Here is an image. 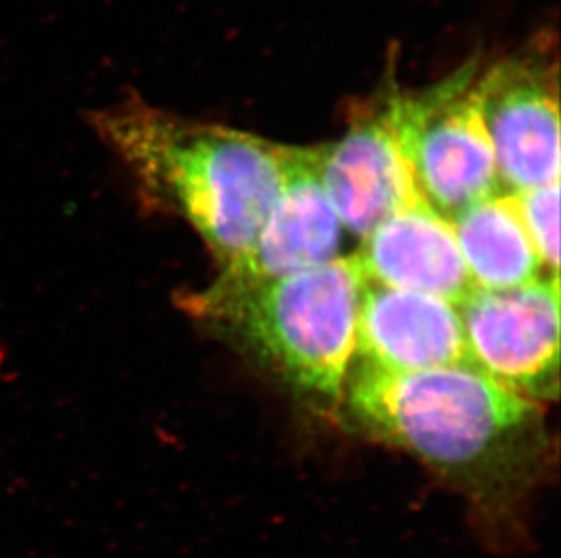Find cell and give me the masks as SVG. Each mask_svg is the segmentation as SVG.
<instances>
[{
  "mask_svg": "<svg viewBox=\"0 0 561 558\" xmlns=\"http://www.w3.org/2000/svg\"><path fill=\"white\" fill-rule=\"evenodd\" d=\"M471 361L514 392H560V275L513 289H474L458 303Z\"/></svg>",
  "mask_w": 561,
  "mask_h": 558,
  "instance_id": "6",
  "label": "cell"
},
{
  "mask_svg": "<svg viewBox=\"0 0 561 558\" xmlns=\"http://www.w3.org/2000/svg\"><path fill=\"white\" fill-rule=\"evenodd\" d=\"M149 211L181 218L218 270L250 253L280 193L287 143L193 120L131 96L90 116Z\"/></svg>",
  "mask_w": 561,
  "mask_h": 558,
  "instance_id": "2",
  "label": "cell"
},
{
  "mask_svg": "<svg viewBox=\"0 0 561 558\" xmlns=\"http://www.w3.org/2000/svg\"><path fill=\"white\" fill-rule=\"evenodd\" d=\"M344 225L320 174V146H289L280 193L250 253L217 278L262 281L317 269L340 258Z\"/></svg>",
  "mask_w": 561,
  "mask_h": 558,
  "instance_id": "8",
  "label": "cell"
},
{
  "mask_svg": "<svg viewBox=\"0 0 561 558\" xmlns=\"http://www.w3.org/2000/svg\"><path fill=\"white\" fill-rule=\"evenodd\" d=\"M364 284L356 254H342L322 267L282 278H215L206 289L182 295L181 306L334 416L355 358Z\"/></svg>",
  "mask_w": 561,
  "mask_h": 558,
  "instance_id": "3",
  "label": "cell"
},
{
  "mask_svg": "<svg viewBox=\"0 0 561 558\" xmlns=\"http://www.w3.org/2000/svg\"><path fill=\"white\" fill-rule=\"evenodd\" d=\"M450 223L478 289H513L551 275L530 240L513 193L488 196L458 212Z\"/></svg>",
  "mask_w": 561,
  "mask_h": 558,
  "instance_id": "11",
  "label": "cell"
},
{
  "mask_svg": "<svg viewBox=\"0 0 561 558\" xmlns=\"http://www.w3.org/2000/svg\"><path fill=\"white\" fill-rule=\"evenodd\" d=\"M557 32H538L519 48L483 63L480 106L502 190L560 182V54Z\"/></svg>",
  "mask_w": 561,
  "mask_h": 558,
  "instance_id": "5",
  "label": "cell"
},
{
  "mask_svg": "<svg viewBox=\"0 0 561 558\" xmlns=\"http://www.w3.org/2000/svg\"><path fill=\"white\" fill-rule=\"evenodd\" d=\"M519 214L530 240L546 265L547 272L560 275V236H558V212H560V182L541 185L535 189L513 193Z\"/></svg>",
  "mask_w": 561,
  "mask_h": 558,
  "instance_id": "12",
  "label": "cell"
},
{
  "mask_svg": "<svg viewBox=\"0 0 561 558\" xmlns=\"http://www.w3.org/2000/svg\"><path fill=\"white\" fill-rule=\"evenodd\" d=\"M375 95L356 107L344 137L320 146V174L345 231L366 237L383 218L422 195L398 137L402 85L394 63Z\"/></svg>",
  "mask_w": 561,
  "mask_h": 558,
  "instance_id": "7",
  "label": "cell"
},
{
  "mask_svg": "<svg viewBox=\"0 0 561 558\" xmlns=\"http://www.w3.org/2000/svg\"><path fill=\"white\" fill-rule=\"evenodd\" d=\"M474 55L424 90L398 96L400 146L420 193L447 220L496 195L500 185L493 143L483 121Z\"/></svg>",
  "mask_w": 561,
  "mask_h": 558,
  "instance_id": "4",
  "label": "cell"
},
{
  "mask_svg": "<svg viewBox=\"0 0 561 558\" xmlns=\"http://www.w3.org/2000/svg\"><path fill=\"white\" fill-rule=\"evenodd\" d=\"M334 419L358 438L409 453L466 501L488 548L529 544L533 497L551 479L543 405L478 364L381 372L351 363Z\"/></svg>",
  "mask_w": 561,
  "mask_h": 558,
  "instance_id": "1",
  "label": "cell"
},
{
  "mask_svg": "<svg viewBox=\"0 0 561 558\" xmlns=\"http://www.w3.org/2000/svg\"><path fill=\"white\" fill-rule=\"evenodd\" d=\"M469 361L455 303L366 281L353 363L381 372H419Z\"/></svg>",
  "mask_w": 561,
  "mask_h": 558,
  "instance_id": "9",
  "label": "cell"
},
{
  "mask_svg": "<svg viewBox=\"0 0 561 558\" xmlns=\"http://www.w3.org/2000/svg\"><path fill=\"white\" fill-rule=\"evenodd\" d=\"M356 254L366 281L461 303L472 289L453 223L424 195L383 218Z\"/></svg>",
  "mask_w": 561,
  "mask_h": 558,
  "instance_id": "10",
  "label": "cell"
}]
</instances>
